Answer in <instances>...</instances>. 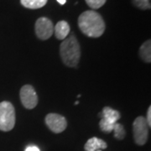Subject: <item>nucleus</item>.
<instances>
[{
  "label": "nucleus",
  "instance_id": "obj_1",
  "mask_svg": "<svg viewBox=\"0 0 151 151\" xmlns=\"http://www.w3.org/2000/svg\"><path fill=\"white\" fill-rule=\"evenodd\" d=\"M78 27L86 36L98 38L103 35L106 24L100 14L94 10H87L78 18Z\"/></svg>",
  "mask_w": 151,
  "mask_h": 151
},
{
  "label": "nucleus",
  "instance_id": "obj_2",
  "mask_svg": "<svg viewBox=\"0 0 151 151\" xmlns=\"http://www.w3.org/2000/svg\"><path fill=\"white\" fill-rule=\"evenodd\" d=\"M60 55L63 63L69 67H76L81 58V47L76 35H70L60 45Z\"/></svg>",
  "mask_w": 151,
  "mask_h": 151
},
{
  "label": "nucleus",
  "instance_id": "obj_3",
  "mask_svg": "<svg viewBox=\"0 0 151 151\" xmlns=\"http://www.w3.org/2000/svg\"><path fill=\"white\" fill-rule=\"evenodd\" d=\"M15 125V109L10 102L0 103V130L9 132Z\"/></svg>",
  "mask_w": 151,
  "mask_h": 151
},
{
  "label": "nucleus",
  "instance_id": "obj_4",
  "mask_svg": "<svg viewBox=\"0 0 151 151\" xmlns=\"http://www.w3.org/2000/svg\"><path fill=\"white\" fill-rule=\"evenodd\" d=\"M121 118L119 111L114 110L110 107H105L102 112V119L99 123L101 130L104 133L113 132L115 124L118 123Z\"/></svg>",
  "mask_w": 151,
  "mask_h": 151
},
{
  "label": "nucleus",
  "instance_id": "obj_5",
  "mask_svg": "<svg viewBox=\"0 0 151 151\" xmlns=\"http://www.w3.org/2000/svg\"><path fill=\"white\" fill-rule=\"evenodd\" d=\"M133 134H134V142L138 145L142 146L145 145L148 140L149 130H148V124L145 117L139 116L134 121Z\"/></svg>",
  "mask_w": 151,
  "mask_h": 151
},
{
  "label": "nucleus",
  "instance_id": "obj_6",
  "mask_svg": "<svg viewBox=\"0 0 151 151\" xmlns=\"http://www.w3.org/2000/svg\"><path fill=\"white\" fill-rule=\"evenodd\" d=\"M35 30L40 40H46L54 34V25L50 19L46 17H40L35 22Z\"/></svg>",
  "mask_w": 151,
  "mask_h": 151
},
{
  "label": "nucleus",
  "instance_id": "obj_7",
  "mask_svg": "<svg viewBox=\"0 0 151 151\" xmlns=\"http://www.w3.org/2000/svg\"><path fill=\"white\" fill-rule=\"evenodd\" d=\"M19 97L23 106L27 109H33L38 104V96L31 85H24L21 87Z\"/></svg>",
  "mask_w": 151,
  "mask_h": 151
},
{
  "label": "nucleus",
  "instance_id": "obj_8",
  "mask_svg": "<svg viewBox=\"0 0 151 151\" xmlns=\"http://www.w3.org/2000/svg\"><path fill=\"white\" fill-rule=\"evenodd\" d=\"M45 124L55 134L63 132L67 127V121L65 117L57 113H49L45 117Z\"/></svg>",
  "mask_w": 151,
  "mask_h": 151
},
{
  "label": "nucleus",
  "instance_id": "obj_9",
  "mask_svg": "<svg viewBox=\"0 0 151 151\" xmlns=\"http://www.w3.org/2000/svg\"><path fill=\"white\" fill-rule=\"evenodd\" d=\"M54 32L55 37L58 40H64L70 33V25L65 20H60L54 27Z\"/></svg>",
  "mask_w": 151,
  "mask_h": 151
},
{
  "label": "nucleus",
  "instance_id": "obj_10",
  "mask_svg": "<svg viewBox=\"0 0 151 151\" xmlns=\"http://www.w3.org/2000/svg\"><path fill=\"white\" fill-rule=\"evenodd\" d=\"M107 148H108L107 143L97 137H93L88 139L84 146L85 151H97L99 150H105Z\"/></svg>",
  "mask_w": 151,
  "mask_h": 151
},
{
  "label": "nucleus",
  "instance_id": "obj_11",
  "mask_svg": "<svg viewBox=\"0 0 151 151\" xmlns=\"http://www.w3.org/2000/svg\"><path fill=\"white\" fill-rule=\"evenodd\" d=\"M139 56L146 63L151 62V41L150 40H146L139 48Z\"/></svg>",
  "mask_w": 151,
  "mask_h": 151
},
{
  "label": "nucleus",
  "instance_id": "obj_12",
  "mask_svg": "<svg viewBox=\"0 0 151 151\" xmlns=\"http://www.w3.org/2000/svg\"><path fill=\"white\" fill-rule=\"evenodd\" d=\"M48 0H20L21 4L26 9H38L47 4Z\"/></svg>",
  "mask_w": 151,
  "mask_h": 151
},
{
  "label": "nucleus",
  "instance_id": "obj_13",
  "mask_svg": "<svg viewBox=\"0 0 151 151\" xmlns=\"http://www.w3.org/2000/svg\"><path fill=\"white\" fill-rule=\"evenodd\" d=\"M133 4L141 10L150 9V0H132Z\"/></svg>",
  "mask_w": 151,
  "mask_h": 151
},
{
  "label": "nucleus",
  "instance_id": "obj_14",
  "mask_svg": "<svg viewBox=\"0 0 151 151\" xmlns=\"http://www.w3.org/2000/svg\"><path fill=\"white\" fill-rule=\"evenodd\" d=\"M113 132H114V137L117 139H119V140L124 139L125 137V130H124V126L122 124L116 123L114 129H113Z\"/></svg>",
  "mask_w": 151,
  "mask_h": 151
},
{
  "label": "nucleus",
  "instance_id": "obj_15",
  "mask_svg": "<svg viewBox=\"0 0 151 151\" xmlns=\"http://www.w3.org/2000/svg\"><path fill=\"white\" fill-rule=\"evenodd\" d=\"M86 4L92 9H97L103 7L107 0H85Z\"/></svg>",
  "mask_w": 151,
  "mask_h": 151
},
{
  "label": "nucleus",
  "instance_id": "obj_16",
  "mask_svg": "<svg viewBox=\"0 0 151 151\" xmlns=\"http://www.w3.org/2000/svg\"><path fill=\"white\" fill-rule=\"evenodd\" d=\"M146 122L149 127L151 126V107H149L148 111H147V116H146Z\"/></svg>",
  "mask_w": 151,
  "mask_h": 151
},
{
  "label": "nucleus",
  "instance_id": "obj_17",
  "mask_svg": "<svg viewBox=\"0 0 151 151\" xmlns=\"http://www.w3.org/2000/svg\"><path fill=\"white\" fill-rule=\"evenodd\" d=\"M25 151H40V150H39V148L36 147V146L30 145L26 148Z\"/></svg>",
  "mask_w": 151,
  "mask_h": 151
},
{
  "label": "nucleus",
  "instance_id": "obj_18",
  "mask_svg": "<svg viewBox=\"0 0 151 151\" xmlns=\"http://www.w3.org/2000/svg\"><path fill=\"white\" fill-rule=\"evenodd\" d=\"M58 3H59L60 4H61V5H63V4H65V2H66V0H56Z\"/></svg>",
  "mask_w": 151,
  "mask_h": 151
}]
</instances>
